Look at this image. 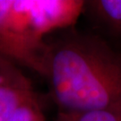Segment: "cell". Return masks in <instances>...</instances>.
<instances>
[{
	"instance_id": "cell-4",
	"label": "cell",
	"mask_w": 121,
	"mask_h": 121,
	"mask_svg": "<svg viewBox=\"0 0 121 121\" xmlns=\"http://www.w3.org/2000/svg\"><path fill=\"white\" fill-rule=\"evenodd\" d=\"M82 14L104 36L121 42V0H84Z\"/></svg>"
},
{
	"instance_id": "cell-3",
	"label": "cell",
	"mask_w": 121,
	"mask_h": 121,
	"mask_svg": "<svg viewBox=\"0 0 121 121\" xmlns=\"http://www.w3.org/2000/svg\"><path fill=\"white\" fill-rule=\"evenodd\" d=\"M33 90L17 65L0 55V121H8L19 103Z\"/></svg>"
},
{
	"instance_id": "cell-1",
	"label": "cell",
	"mask_w": 121,
	"mask_h": 121,
	"mask_svg": "<svg viewBox=\"0 0 121 121\" xmlns=\"http://www.w3.org/2000/svg\"><path fill=\"white\" fill-rule=\"evenodd\" d=\"M61 32L48 39L44 74L58 111H121V52L96 33Z\"/></svg>"
},
{
	"instance_id": "cell-6",
	"label": "cell",
	"mask_w": 121,
	"mask_h": 121,
	"mask_svg": "<svg viewBox=\"0 0 121 121\" xmlns=\"http://www.w3.org/2000/svg\"><path fill=\"white\" fill-rule=\"evenodd\" d=\"M55 121H121V111L104 109L57 111Z\"/></svg>"
},
{
	"instance_id": "cell-2",
	"label": "cell",
	"mask_w": 121,
	"mask_h": 121,
	"mask_svg": "<svg viewBox=\"0 0 121 121\" xmlns=\"http://www.w3.org/2000/svg\"><path fill=\"white\" fill-rule=\"evenodd\" d=\"M84 0H0V55L44 77L48 39L72 28Z\"/></svg>"
},
{
	"instance_id": "cell-5",
	"label": "cell",
	"mask_w": 121,
	"mask_h": 121,
	"mask_svg": "<svg viewBox=\"0 0 121 121\" xmlns=\"http://www.w3.org/2000/svg\"><path fill=\"white\" fill-rule=\"evenodd\" d=\"M8 121H45L43 109L34 90L19 103Z\"/></svg>"
}]
</instances>
